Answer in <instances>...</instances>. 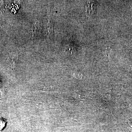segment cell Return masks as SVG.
Returning a JSON list of instances; mask_svg holds the SVG:
<instances>
[{
    "label": "cell",
    "mask_w": 132,
    "mask_h": 132,
    "mask_svg": "<svg viewBox=\"0 0 132 132\" xmlns=\"http://www.w3.org/2000/svg\"><path fill=\"white\" fill-rule=\"evenodd\" d=\"M7 120L4 118H0V132L2 131L6 126Z\"/></svg>",
    "instance_id": "6da1fadb"
}]
</instances>
